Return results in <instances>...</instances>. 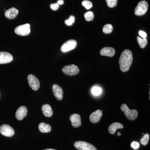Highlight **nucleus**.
<instances>
[{
    "instance_id": "nucleus-1",
    "label": "nucleus",
    "mask_w": 150,
    "mask_h": 150,
    "mask_svg": "<svg viewBox=\"0 0 150 150\" xmlns=\"http://www.w3.org/2000/svg\"><path fill=\"white\" fill-rule=\"evenodd\" d=\"M133 54L129 49H126L121 53L119 60L121 71L123 72L129 71L133 62Z\"/></svg>"
},
{
    "instance_id": "nucleus-2",
    "label": "nucleus",
    "mask_w": 150,
    "mask_h": 150,
    "mask_svg": "<svg viewBox=\"0 0 150 150\" xmlns=\"http://www.w3.org/2000/svg\"><path fill=\"white\" fill-rule=\"evenodd\" d=\"M121 111L124 112V115L126 118L131 121H134L138 117V112L137 110H131L129 109L127 105L125 103L121 105Z\"/></svg>"
},
{
    "instance_id": "nucleus-3",
    "label": "nucleus",
    "mask_w": 150,
    "mask_h": 150,
    "mask_svg": "<svg viewBox=\"0 0 150 150\" xmlns=\"http://www.w3.org/2000/svg\"><path fill=\"white\" fill-rule=\"evenodd\" d=\"M148 3L146 1H141L138 3L137 6L135 8L134 13L138 16L144 15L148 10Z\"/></svg>"
},
{
    "instance_id": "nucleus-4",
    "label": "nucleus",
    "mask_w": 150,
    "mask_h": 150,
    "mask_svg": "<svg viewBox=\"0 0 150 150\" xmlns=\"http://www.w3.org/2000/svg\"><path fill=\"white\" fill-rule=\"evenodd\" d=\"M15 32L20 36H26L30 33V25L29 23L22 25L18 26L15 29Z\"/></svg>"
},
{
    "instance_id": "nucleus-5",
    "label": "nucleus",
    "mask_w": 150,
    "mask_h": 150,
    "mask_svg": "<svg viewBox=\"0 0 150 150\" xmlns=\"http://www.w3.org/2000/svg\"><path fill=\"white\" fill-rule=\"evenodd\" d=\"M79 69L77 66L74 64L67 65L62 69V72L65 75L69 76H75L79 73Z\"/></svg>"
},
{
    "instance_id": "nucleus-6",
    "label": "nucleus",
    "mask_w": 150,
    "mask_h": 150,
    "mask_svg": "<svg viewBox=\"0 0 150 150\" xmlns=\"http://www.w3.org/2000/svg\"><path fill=\"white\" fill-rule=\"evenodd\" d=\"M74 146L79 150H97L96 148L91 144L83 141L75 142Z\"/></svg>"
},
{
    "instance_id": "nucleus-7",
    "label": "nucleus",
    "mask_w": 150,
    "mask_h": 150,
    "mask_svg": "<svg viewBox=\"0 0 150 150\" xmlns=\"http://www.w3.org/2000/svg\"><path fill=\"white\" fill-rule=\"evenodd\" d=\"M77 43L76 40L71 39L67 40L61 46V50L62 52L65 53L75 49L76 47Z\"/></svg>"
},
{
    "instance_id": "nucleus-8",
    "label": "nucleus",
    "mask_w": 150,
    "mask_h": 150,
    "mask_svg": "<svg viewBox=\"0 0 150 150\" xmlns=\"http://www.w3.org/2000/svg\"><path fill=\"white\" fill-rule=\"evenodd\" d=\"M0 133L3 136L11 137L15 134V131L12 127L7 124H4L0 126Z\"/></svg>"
},
{
    "instance_id": "nucleus-9",
    "label": "nucleus",
    "mask_w": 150,
    "mask_h": 150,
    "mask_svg": "<svg viewBox=\"0 0 150 150\" xmlns=\"http://www.w3.org/2000/svg\"><path fill=\"white\" fill-rule=\"evenodd\" d=\"M28 81L30 86L33 90L37 91L40 88V82L35 76L32 74H30L28 76Z\"/></svg>"
},
{
    "instance_id": "nucleus-10",
    "label": "nucleus",
    "mask_w": 150,
    "mask_h": 150,
    "mask_svg": "<svg viewBox=\"0 0 150 150\" xmlns=\"http://www.w3.org/2000/svg\"><path fill=\"white\" fill-rule=\"evenodd\" d=\"M52 90L54 96L56 99L59 100H61L63 99L64 91L61 87L57 84H54L52 86Z\"/></svg>"
},
{
    "instance_id": "nucleus-11",
    "label": "nucleus",
    "mask_w": 150,
    "mask_h": 150,
    "mask_svg": "<svg viewBox=\"0 0 150 150\" xmlns=\"http://www.w3.org/2000/svg\"><path fill=\"white\" fill-rule=\"evenodd\" d=\"M13 60L11 54L7 52H0V64L10 63Z\"/></svg>"
},
{
    "instance_id": "nucleus-12",
    "label": "nucleus",
    "mask_w": 150,
    "mask_h": 150,
    "mask_svg": "<svg viewBox=\"0 0 150 150\" xmlns=\"http://www.w3.org/2000/svg\"><path fill=\"white\" fill-rule=\"evenodd\" d=\"M70 120L71 123V125L75 128H79L81 125V121L80 115L74 113L71 115Z\"/></svg>"
},
{
    "instance_id": "nucleus-13",
    "label": "nucleus",
    "mask_w": 150,
    "mask_h": 150,
    "mask_svg": "<svg viewBox=\"0 0 150 150\" xmlns=\"http://www.w3.org/2000/svg\"><path fill=\"white\" fill-rule=\"evenodd\" d=\"M27 108L25 106H21L17 110L16 117L19 121H21L27 115Z\"/></svg>"
},
{
    "instance_id": "nucleus-14",
    "label": "nucleus",
    "mask_w": 150,
    "mask_h": 150,
    "mask_svg": "<svg viewBox=\"0 0 150 150\" xmlns=\"http://www.w3.org/2000/svg\"><path fill=\"white\" fill-rule=\"evenodd\" d=\"M102 115V110H97L95 112H92L90 115V121L92 123H97L100 121Z\"/></svg>"
},
{
    "instance_id": "nucleus-15",
    "label": "nucleus",
    "mask_w": 150,
    "mask_h": 150,
    "mask_svg": "<svg viewBox=\"0 0 150 150\" xmlns=\"http://www.w3.org/2000/svg\"><path fill=\"white\" fill-rule=\"evenodd\" d=\"M115 51L112 47H105L103 48L100 51V54L101 56L112 57L115 55Z\"/></svg>"
},
{
    "instance_id": "nucleus-16",
    "label": "nucleus",
    "mask_w": 150,
    "mask_h": 150,
    "mask_svg": "<svg viewBox=\"0 0 150 150\" xmlns=\"http://www.w3.org/2000/svg\"><path fill=\"white\" fill-rule=\"evenodd\" d=\"M18 14V10L15 8H11L6 11L5 16L9 19H13L16 17Z\"/></svg>"
},
{
    "instance_id": "nucleus-17",
    "label": "nucleus",
    "mask_w": 150,
    "mask_h": 150,
    "mask_svg": "<svg viewBox=\"0 0 150 150\" xmlns=\"http://www.w3.org/2000/svg\"><path fill=\"white\" fill-rule=\"evenodd\" d=\"M41 109H42L43 115L46 117H51L53 115V110L50 105L48 104L43 105Z\"/></svg>"
},
{
    "instance_id": "nucleus-18",
    "label": "nucleus",
    "mask_w": 150,
    "mask_h": 150,
    "mask_svg": "<svg viewBox=\"0 0 150 150\" xmlns=\"http://www.w3.org/2000/svg\"><path fill=\"white\" fill-rule=\"evenodd\" d=\"M123 126L121 123L115 122L110 124L108 127V132L111 134H114L116 132V130L118 129H122Z\"/></svg>"
},
{
    "instance_id": "nucleus-19",
    "label": "nucleus",
    "mask_w": 150,
    "mask_h": 150,
    "mask_svg": "<svg viewBox=\"0 0 150 150\" xmlns=\"http://www.w3.org/2000/svg\"><path fill=\"white\" fill-rule=\"evenodd\" d=\"M38 129L40 132L42 133H49L51 131V127L49 124L45 123H40L38 126Z\"/></svg>"
},
{
    "instance_id": "nucleus-20",
    "label": "nucleus",
    "mask_w": 150,
    "mask_h": 150,
    "mask_svg": "<svg viewBox=\"0 0 150 150\" xmlns=\"http://www.w3.org/2000/svg\"><path fill=\"white\" fill-rule=\"evenodd\" d=\"M137 42L141 48H144L148 44L147 39L146 38H142L138 36L137 37Z\"/></svg>"
},
{
    "instance_id": "nucleus-21",
    "label": "nucleus",
    "mask_w": 150,
    "mask_h": 150,
    "mask_svg": "<svg viewBox=\"0 0 150 150\" xmlns=\"http://www.w3.org/2000/svg\"><path fill=\"white\" fill-rule=\"evenodd\" d=\"M91 93L95 96H98L101 93L102 90L101 88L97 86H94L91 88Z\"/></svg>"
},
{
    "instance_id": "nucleus-22",
    "label": "nucleus",
    "mask_w": 150,
    "mask_h": 150,
    "mask_svg": "<svg viewBox=\"0 0 150 150\" xmlns=\"http://www.w3.org/2000/svg\"><path fill=\"white\" fill-rule=\"evenodd\" d=\"M113 27L112 25L107 24L105 25L103 28V31L105 34H109L112 32Z\"/></svg>"
},
{
    "instance_id": "nucleus-23",
    "label": "nucleus",
    "mask_w": 150,
    "mask_h": 150,
    "mask_svg": "<svg viewBox=\"0 0 150 150\" xmlns=\"http://www.w3.org/2000/svg\"><path fill=\"white\" fill-rule=\"evenodd\" d=\"M149 135L148 134H146L142 137L140 140V142L142 145L146 146L149 143Z\"/></svg>"
},
{
    "instance_id": "nucleus-24",
    "label": "nucleus",
    "mask_w": 150,
    "mask_h": 150,
    "mask_svg": "<svg viewBox=\"0 0 150 150\" xmlns=\"http://www.w3.org/2000/svg\"><path fill=\"white\" fill-rule=\"evenodd\" d=\"M84 17L86 21H90L93 19L94 16L93 12L90 11L85 13Z\"/></svg>"
},
{
    "instance_id": "nucleus-25",
    "label": "nucleus",
    "mask_w": 150,
    "mask_h": 150,
    "mask_svg": "<svg viewBox=\"0 0 150 150\" xmlns=\"http://www.w3.org/2000/svg\"><path fill=\"white\" fill-rule=\"evenodd\" d=\"M105 1L107 3V6L111 8L116 6L118 3V0H105Z\"/></svg>"
},
{
    "instance_id": "nucleus-26",
    "label": "nucleus",
    "mask_w": 150,
    "mask_h": 150,
    "mask_svg": "<svg viewBox=\"0 0 150 150\" xmlns=\"http://www.w3.org/2000/svg\"><path fill=\"white\" fill-rule=\"evenodd\" d=\"M82 5L87 10L91 8L93 6L92 3L90 1H88V0L83 1L82 2Z\"/></svg>"
},
{
    "instance_id": "nucleus-27",
    "label": "nucleus",
    "mask_w": 150,
    "mask_h": 150,
    "mask_svg": "<svg viewBox=\"0 0 150 150\" xmlns=\"http://www.w3.org/2000/svg\"><path fill=\"white\" fill-rule=\"evenodd\" d=\"M75 17L74 16H71L69 18L66 20L65 21V24L68 26H71L75 22Z\"/></svg>"
},
{
    "instance_id": "nucleus-28",
    "label": "nucleus",
    "mask_w": 150,
    "mask_h": 150,
    "mask_svg": "<svg viewBox=\"0 0 150 150\" xmlns=\"http://www.w3.org/2000/svg\"><path fill=\"white\" fill-rule=\"evenodd\" d=\"M140 144L138 142L134 141L131 143V147L135 150H137L139 148Z\"/></svg>"
},
{
    "instance_id": "nucleus-29",
    "label": "nucleus",
    "mask_w": 150,
    "mask_h": 150,
    "mask_svg": "<svg viewBox=\"0 0 150 150\" xmlns=\"http://www.w3.org/2000/svg\"><path fill=\"white\" fill-rule=\"evenodd\" d=\"M59 5L57 3L51 4L50 8L53 11H56L59 8Z\"/></svg>"
},
{
    "instance_id": "nucleus-30",
    "label": "nucleus",
    "mask_w": 150,
    "mask_h": 150,
    "mask_svg": "<svg viewBox=\"0 0 150 150\" xmlns=\"http://www.w3.org/2000/svg\"><path fill=\"white\" fill-rule=\"evenodd\" d=\"M139 35H140V36L142 37V38H146V33L145 32H144V31H142V30H140V31H139Z\"/></svg>"
},
{
    "instance_id": "nucleus-31",
    "label": "nucleus",
    "mask_w": 150,
    "mask_h": 150,
    "mask_svg": "<svg viewBox=\"0 0 150 150\" xmlns=\"http://www.w3.org/2000/svg\"><path fill=\"white\" fill-rule=\"evenodd\" d=\"M57 3L59 5H62L64 4V0H58Z\"/></svg>"
},
{
    "instance_id": "nucleus-32",
    "label": "nucleus",
    "mask_w": 150,
    "mask_h": 150,
    "mask_svg": "<svg viewBox=\"0 0 150 150\" xmlns=\"http://www.w3.org/2000/svg\"><path fill=\"white\" fill-rule=\"evenodd\" d=\"M117 135H118V136H121V134L120 132H118V134H117Z\"/></svg>"
},
{
    "instance_id": "nucleus-33",
    "label": "nucleus",
    "mask_w": 150,
    "mask_h": 150,
    "mask_svg": "<svg viewBox=\"0 0 150 150\" xmlns=\"http://www.w3.org/2000/svg\"><path fill=\"white\" fill-rule=\"evenodd\" d=\"M56 150L54 149H45V150Z\"/></svg>"
}]
</instances>
